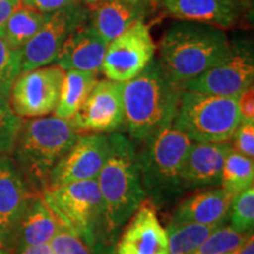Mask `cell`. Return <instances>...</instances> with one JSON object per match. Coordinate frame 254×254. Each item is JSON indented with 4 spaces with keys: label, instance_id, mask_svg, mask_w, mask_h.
<instances>
[{
    "label": "cell",
    "instance_id": "6da1fadb",
    "mask_svg": "<svg viewBox=\"0 0 254 254\" xmlns=\"http://www.w3.org/2000/svg\"><path fill=\"white\" fill-rule=\"evenodd\" d=\"M97 182L103 198L107 246L113 254L123 228L146 200L134 141L120 132L109 134V151Z\"/></svg>",
    "mask_w": 254,
    "mask_h": 254
},
{
    "label": "cell",
    "instance_id": "7a4b0ae2",
    "mask_svg": "<svg viewBox=\"0 0 254 254\" xmlns=\"http://www.w3.org/2000/svg\"><path fill=\"white\" fill-rule=\"evenodd\" d=\"M231 44L221 28L178 21L159 41L157 60L171 81L182 87L221 62L230 52Z\"/></svg>",
    "mask_w": 254,
    "mask_h": 254
},
{
    "label": "cell",
    "instance_id": "3957f363",
    "mask_svg": "<svg viewBox=\"0 0 254 254\" xmlns=\"http://www.w3.org/2000/svg\"><path fill=\"white\" fill-rule=\"evenodd\" d=\"M79 136L71 120L55 116L23 122L11 158L34 195L49 189L51 172Z\"/></svg>",
    "mask_w": 254,
    "mask_h": 254
},
{
    "label": "cell",
    "instance_id": "277c9868",
    "mask_svg": "<svg viewBox=\"0 0 254 254\" xmlns=\"http://www.w3.org/2000/svg\"><path fill=\"white\" fill-rule=\"evenodd\" d=\"M182 91L155 58L135 78L124 82L125 129L132 140L142 144L172 125Z\"/></svg>",
    "mask_w": 254,
    "mask_h": 254
},
{
    "label": "cell",
    "instance_id": "5b68a950",
    "mask_svg": "<svg viewBox=\"0 0 254 254\" xmlns=\"http://www.w3.org/2000/svg\"><path fill=\"white\" fill-rule=\"evenodd\" d=\"M193 142L170 125L141 144L138 152L141 185L155 208L170 207L185 195L180 174Z\"/></svg>",
    "mask_w": 254,
    "mask_h": 254
},
{
    "label": "cell",
    "instance_id": "8992f818",
    "mask_svg": "<svg viewBox=\"0 0 254 254\" xmlns=\"http://www.w3.org/2000/svg\"><path fill=\"white\" fill-rule=\"evenodd\" d=\"M43 199L64 226L74 232L95 254H112L107 246L97 179L51 187L43 193Z\"/></svg>",
    "mask_w": 254,
    "mask_h": 254
},
{
    "label": "cell",
    "instance_id": "52a82bcc",
    "mask_svg": "<svg viewBox=\"0 0 254 254\" xmlns=\"http://www.w3.org/2000/svg\"><path fill=\"white\" fill-rule=\"evenodd\" d=\"M237 100L183 90L172 125L194 142H227L240 124Z\"/></svg>",
    "mask_w": 254,
    "mask_h": 254
},
{
    "label": "cell",
    "instance_id": "ba28073f",
    "mask_svg": "<svg viewBox=\"0 0 254 254\" xmlns=\"http://www.w3.org/2000/svg\"><path fill=\"white\" fill-rule=\"evenodd\" d=\"M87 20L90 8L80 1L51 13L36 36L21 49L20 73L55 64L67 38Z\"/></svg>",
    "mask_w": 254,
    "mask_h": 254
},
{
    "label": "cell",
    "instance_id": "9c48e42d",
    "mask_svg": "<svg viewBox=\"0 0 254 254\" xmlns=\"http://www.w3.org/2000/svg\"><path fill=\"white\" fill-rule=\"evenodd\" d=\"M155 43L144 19L136 20L111 40L100 72L110 80L126 82L135 78L154 59Z\"/></svg>",
    "mask_w": 254,
    "mask_h": 254
},
{
    "label": "cell",
    "instance_id": "30bf717a",
    "mask_svg": "<svg viewBox=\"0 0 254 254\" xmlns=\"http://www.w3.org/2000/svg\"><path fill=\"white\" fill-rule=\"evenodd\" d=\"M254 79V55L252 44L237 41L231 44L228 55L212 68L185 82L182 90L200 92L221 97H238Z\"/></svg>",
    "mask_w": 254,
    "mask_h": 254
},
{
    "label": "cell",
    "instance_id": "8fae6325",
    "mask_svg": "<svg viewBox=\"0 0 254 254\" xmlns=\"http://www.w3.org/2000/svg\"><path fill=\"white\" fill-rule=\"evenodd\" d=\"M65 71L57 65L43 66L20 73L12 85L8 101L23 118H40L55 112Z\"/></svg>",
    "mask_w": 254,
    "mask_h": 254
},
{
    "label": "cell",
    "instance_id": "7c38bea8",
    "mask_svg": "<svg viewBox=\"0 0 254 254\" xmlns=\"http://www.w3.org/2000/svg\"><path fill=\"white\" fill-rule=\"evenodd\" d=\"M124 82L98 80L71 122L80 134H112L125 127L123 103Z\"/></svg>",
    "mask_w": 254,
    "mask_h": 254
},
{
    "label": "cell",
    "instance_id": "4fadbf2b",
    "mask_svg": "<svg viewBox=\"0 0 254 254\" xmlns=\"http://www.w3.org/2000/svg\"><path fill=\"white\" fill-rule=\"evenodd\" d=\"M109 134L84 133L50 174L49 189L97 179L106 160Z\"/></svg>",
    "mask_w": 254,
    "mask_h": 254
},
{
    "label": "cell",
    "instance_id": "5bb4252c",
    "mask_svg": "<svg viewBox=\"0 0 254 254\" xmlns=\"http://www.w3.org/2000/svg\"><path fill=\"white\" fill-rule=\"evenodd\" d=\"M34 194L11 155H0V246L12 253L15 232Z\"/></svg>",
    "mask_w": 254,
    "mask_h": 254
},
{
    "label": "cell",
    "instance_id": "9a60e30c",
    "mask_svg": "<svg viewBox=\"0 0 254 254\" xmlns=\"http://www.w3.org/2000/svg\"><path fill=\"white\" fill-rule=\"evenodd\" d=\"M117 254H168L167 232L159 221L155 207L147 199L123 228Z\"/></svg>",
    "mask_w": 254,
    "mask_h": 254
},
{
    "label": "cell",
    "instance_id": "2e32d148",
    "mask_svg": "<svg viewBox=\"0 0 254 254\" xmlns=\"http://www.w3.org/2000/svg\"><path fill=\"white\" fill-rule=\"evenodd\" d=\"M231 142H193L182 167V184L187 190L219 187Z\"/></svg>",
    "mask_w": 254,
    "mask_h": 254
},
{
    "label": "cell",
    "instance_id": "e0dca14e",
    "mask_svg": "<svg viewBox=\"0 0 254 254\" xmlns=\"http://www.w3.org/2000/svg\"><path fill=\"white\" fill-rule=\"evenodd\" d=\"M164 12L179 21L215 26L221 30L239 23L243 7L232 0H157Z\"/></svg>",
    "mask_w": 254,
    "mask_h": 254
},
{
    "label": "cell",
    "instance_id": "ac0fdd59",
    "mask_svg": "<svg viewBox=\"0 0 254 254\" xmlns=\"http://www.w3.org/2000/svg\"><path fill=\"white\" fill-rule=\"evenodd\" d=\"M107 45L109 43L87 20L67 38L55 64L64 71L77 69L99 74Z\"/></svg>",
    "mask_w": 254,
    "mask_h": 254
},
{
    "label": "cell",
    "instance_id": "d6986e66",
    "mask_svg": "<svg viewBox=\"0 0 254 254\" xmlns=\"http://www.w3.org/2000/svg\"><path fill=\"white\" fill-rule=\"evenodd\" d=\"M232 199L221 187L195 190L177 205L170 221L220 226L228 220Z\"/></svg>",
    "mask_w": 254,
    "mask_h": 254
},
{
    "label": "cell",
    "instance_id": "ffe728a7",
    "mask_svg": "<svg viewBox=\"0 0 254 254\" xmlns=\"http://www.w3.org/2000/svg\"><path fill=\"white\" fill-rule=\"evenodd\" d=\"M64 225L44 201L43 195H34L19 222L12 253L20 254L28 246L50 244Z\"/></svg>",
    "mask_w": 254,
    "mask_h": 254
},
{
    "label": "cell",
    "instance_id": "44dd1931",
    "mask_svg": "<svg viewBox=\"0 0 254 254\" xmlns=\"http://www.w3.org/2000/svg\"><path fill=\"white\" fill-rule=\"evenodd\" d=\"M88 8L91 24L110 43L136 20L144 19L150 6L132 0H98Z\"/></svg>",
    "mask_w": 254,
    "mask_h": 254
},
{
    "label": "cell",
    "instance_id": "7402d4cb",
    "mask_svg": "<svg viewBox=\"0 0 254 254\" xmlns=\"http://www.w3.org/2000/svg\"><path fill=\"white\" fill-rule=\"evenodd\" d=\"M98 80V74L91 72L68 69L64 74L58 104L55 110V117L71 120L88 94L93 90Z\"/></svg>",
    "mask_w": 254,
    "mask_h": 254
},
{
    "label": "cell",
    "instance_id": "603a6c76",
    "mask_svg": "<svg viewBox=\"0 0 254 254\" xmlns=\"http://www.w3.org/2000/svg\"><path fill=\"white\" fill-rule=\"evenodd\" d=\"M51 13H41L36 9L21 5L8 18L2 27L6 41L13 49H23L45 24Z\"/></svg>",
    "mask_w": 254,
    "mask_h": 254
},
{
    "label": "cell",
    "instance_id": "cb8c5ba5",
    "mask_svg": "<svg viewBox=\"0 0 254 254\" xmlns=\"http://www.w3.org/2000/svg\"><path fill=\"white\" fill-rule=\"evenodd\" d=\"M254 161L253 159L231 150L225 159L221 172V189L232 198L253 186Z\"/></svg>",
    "mask_w": 254,
    "mask_h": 254
},
{
    "label": "cell",
    "instance_id": "d4e9b609",
    "mask_svg": "<svg viewBox=\"0 0 254 254\" xmlns=\"http://www.w3.org/2000/svg\"><path fill=\"white\" fill-rule=\"evenodd\" d=\"M219 226L168 222V254H193Z\"/></svg>",
    "mask_w": 254,
    "mask_h": 254
},
{
    "label": "cell",
    "instance_id": "484cf974",
    "mask_svg": "<svg viewBox=\"0 0 254 254\" xmlns=\"http://www.w3.org/2000/svg\"><path fill=\"white\" fill-rule=\"evenodd\" d=\"M251 234H244L234 231L230 226H220L209 234L199 249L193 254H227L234 253L249 240Z\"/></svg>",
    "mask_w": 254,
    "mask_h": 254
},
{
    "label": "cell",
    "instance_id": "4316f807",
    "mask_svg": "<svg viewBox=\"0 0 254 254\" xmlns=\"http://www.w3.org/2000/svg\"><path fill=\"white\" fill-rule=\"evenodd\" d=\"M21 50L9 46L0 30V95L8 99L12 85L20 74Z\"/></svg>",
    "mask_w": 254,
    "mask_h": 254
},
{
    "label": "cell",
    "instance_id": "83f0119b",
    "mask_svg": "<svg viewBox=\"0 0 254 254\" xmlns=\"http://www.w3.org/2000/svg\"><path fill=\"white\" fill-rule=\"evenodd\" d=\"M230 227L244 234L253 233L254 228V187H250L232 199Z\"/></svg>",
    "mask_w": 254,
    "mask_h": 254
},
{
    "label": "cell",
    "instance_id": "f1b7e54d",
    "mask_svg": "<svg viewBox=\"0 0 254 254\" xmlns=\"http://www.w3.org/2000/svg\"><path fill=\"white\" fill-rule=\"evenodd\" d=\"M23 119L13 112L8 99L0 95V155H11Z\"/></svg>",
    "mask_w": 254,
    "mask_h": 254
},
{
    "label": "cell",
    "instance_id": "f546056e",
    "mask_svg": "<svg viewBox=\"0 0 254 254\" xmlns=\"http://www.w3.org/2000/svg\"><path fill=\"white\" fill-rule=\"evenodd\" d=\"M53 254H95L68 227L63 226L50 241Z\"/></svg>",
    "mask_w": 254,
    "mask_h": 254
},
{
    "label": "cell",
    "instance_id": "4dcf8cb0",
    "mask_svg": "<svg viewBox=\"0 0 254 254\" xmlns=\"http://www.w3.org/2000/svg\"><path fill=\"white\" fill-rule=\"evenodd\" d=\"M231 147L237 153L254 158V122H240L231 138Z\"/></svg>",
    "mask_w": 254,
    "mask_h": 254
},
{
    "label": "cell",
    "instance_id": "1f68e13d",
    "mask_svg": "<svg viewBox=\"0 0 254 254\" xmlns=\"http://www.w3.org/2000/svg\"><path fill=\"white\" fill-rule=\"evenodd\" d=\"M79 2V0H21V5L41 13H53Z\"/></svg>",
    "mask_w": 254,
    "mask_h": 254
},
{
    "label": "cell",
    "instance_id": "d6a6232c",
    "mask_svg": "<svg viewBox=\"0 0 254 254\" xmlns=\"http://www.w3.org/2000/svg\"><path fill=\"white\" fill-rule=\"evenodd\" d=\"M238 112L240 114V122H254V88L247 87L238 95Z\"/></svg>",
    "mask_w": 254,
    "mask_h": 254
},
{
    "label": "cell",
    "instance_id": "836d02e7",
    "mask_svg": "<svg viewBox=\"0 0 254 254\" xmlns=\"http://www.w3.org/2000/svg\"><path fill=\"white\" fill-rule=\"evenodd\" d=\"M20 6L21 0H0V30Z\"/></svg>",
    "mask_w": 254,
    "mask_h": 254
},
{
    "label": "cell",
    "instance_id": "e575fe53",
    "mask_svg": "<svg viewBox=\"0 0 254 254\" xmlns=\"http://www.w3.org/2000/svg\"><path fill=\"white\" fill-rule=\"evenodd\" d=\"M20 254H53L50 244H43V245L28 246L21 251Z\"/></svg>",
    "mask_w": 254,
    "mask_h": 254
},
{
    "label": "cell",
    "instance_id": "d590c367",
    "mask_svg": "<svg viewBox=\"0 0 254 254\" xmlns=\"http://www.w3.org/2000/svg\"><path fill=\"white\" fill-rule=\"evenodd\" d=\"M236 254H254V237L253 234L249 238V240L237 251Z\"/></svg>",
    "mask_w": 254,
    "mask_h": 254
},
{
    "label": "cell",
    "instance_id": "8d00e7d4",
    "mask_svg": "<svg viewBox=\"0 0 254 254\" xmlns=\"http://www.w3.org/2000/svg\"><path fill=\"white\" fill-rule=\"evenodd\" d=\"M233 2H236L239 6H241L243 8H247L250 7L251 5H252V1L253 0H232Z\"/></svg>",
    "mask_w": 254,
    "mask_h": 254
},
{
    "label": "cell",
    "instance_id": "74e56055",
    "mask_svg": "<svg viewBox=\"0 0 254 254\" xmlns=\"http://www.w3.org/2000/svg\"><path fill=\"white\" fill-rule=\"evenodd\" d=\"M132 1L134 2H138V4H141V5H146V6H151L152 5H155L153 0H132Z\"/></svg>",
    "mask_w": 254,
    "mask_h": 254
},
{
    "label": "cell",
    "instance_id": "f35d334b",
    "mask_svg": "<svg viewBox=\"0 0 254 254\" xmlns=\"http://www.w3.org/2000/svg\"><path fill=\"white\" fill-rule=\"evenodd\" d=\"M79 1L81 2V4H84V5H86V6H88V7H90V6H92V5H94L95 2L98 1V0H79Z\"/></svg>",
    "mask_w": 254,
    "mask_h": 254
},
{
    "label": "cell",
    "instance_id": "ab89813d",
    "mask_svg": "<svg viewBox=\"0 0 254 254\" xmlns=\"http://www.w3.org/2000/svg\"><path fill=\"white\" fill-rule=\"evenodd\" d=\"M0 254H12V253H11V252H8L7 250H5L4 247L0 246Z\"/></svg>",
    "mask_w": 254,
    "mask_h": 254
},
{
    "label": "cell",
    "instance_id": "60d3db41",
    "mask_svg": "<svg viewBox=\"0 0 254 254\" xmlns=\"http://www.w3.org/2000/svg\"><path fill=\"white\" fill-rule=\"evenodd\" d=\"M227 254H236V252H234V253H227Z\"/></svg>",
    "mask_w": 254,
    "mask_h": 254
},
{
    "label": "cell",
    "instance_id": "b9f144b4",
    "mask_svg": "<svg viewBox=\"0 0 254 254\" xmlns=\"http://www.w3.org/2000/svg\"><path fill=\"white\" fill-rule=\"evenodd\" d=\"M153 1H154V4H155V1H157V0H153Z\"/></svg>",
    "mask_w": 254,
    "mask_h": 254
}]
</instances>
